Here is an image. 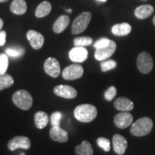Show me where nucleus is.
<instances>
[{
    "label": "nucleus",
    "instance_id": "1",
    "mask_svg": "<svg viewBox=\"0 0 155 155\" xmlns=\"http://www.w3.org/2000/svg\"><path fill=\"white\" fill-rule=\"evenodd\" d=\"M98 111L91 104H81L74 109V116L79 121L88 123L96 118Z\"/></svg>",
    "mask_w": 155,
    "mask_h": 155
},
{
    "label": "nucleus",
    "instance_id": "2",
    "mask_svg": "<svg viewBox=\"0 0 155 155\" xmlns=\"http://www.w3.org/2000/svg\"><path fill=\"white\" fill-rule=\"evenodd\" d=\"M152 128V120L149 117H142L134 122L130 129V132L135 137H144L151 132Z\"/></svg>",
    "mask_w": 155,
    "mask_h": 155
},
{
    "label": "nucleus",
    "instance_id": "3",
    "mask_svg": "<svg viewBox=\"0 0 155 155\" xmlns=\"http://www.w3.org/2000/svg\"><path fill=\"white\" fill-rule=\"evenodd\" d=\"M12 101L18 108L24 111H28L32 107L33 98L27 91L19 90L13 94Z\"/></svg>",
    "mask_w": 155,
    "mask_h": 155
},
{
    "label": "nucleus",
    "instance_id": "4",
    "mask_svg": "<svg viewBox=\"0 0 155 155\" xmlns=\"http://www.w3.org/2000/svg\"><path fill=\"white\" fill-rule=\"evenodd\" d=\"M91 13L89 12H84L79 15L73 22L72 27H71L72 33L78 35L84 32L91 22Z\"/></svg>",
    "mask_w": 155,
    "mask_h": 155
},
{
    "label": "nucleus",
    "instance_id": "5",
    "mask_svg": "<svg viewBox=\"0 0 155 155\" xmlns=\"http://www.w3.org/2000/svg\"><path fill=\"white\" fill-rule=\"evenodd\" d=\"M137 68L143 74L150 73L153 68V60L152 56L147 52H142L139 54L137 61Z\"/></svg>",
    "mask_w": 155,
    "mask_h": 155
},
{
    "label": "nucleus",
    "instance_id": "6",
    "mask_svg": "<svg viewBox=\"0 0 155 155\" xmlns=\"http://www.w3.org/2000/svg\"><path fill=\"white\" fill-rule=\"evenodd\" d=\"M83 68L78 64H73L65 68L62 72L64 79L68 81H73L81 78L83 75Z\"/></svg>",
    "mask_w": 155,
    "mask_h": 155
},
{
    "label": "nucleus",
    "instance_id": "7",
    "mask_svg": "<svg viewBox=\"0 0 155 155\" xmlns=\"http://www.w3.org/2000/svg\"><path fill=\"white\" fill-rule=\"evenodd\" d=\"M31 142L30 139L24 136H17L11 140H9L7 144L8 149L10 151H15L17 149L29 150L30 148Z\"/></svg>",
    "mask_w": 155,
    "mask_h": 155
},
{
    "label": "nucleus",
    "instance_id": "8",
    "mask_svg": "<svg viewBox=\"0 0 155 155\" xmlns=\"http://www.w3.org/2000/svg\"><path fill=\"white\" fill-rule=\"evenodd\" d=\"M116 49V43L113 40H111L110 44L105 48L96 49L94 53V57L97 61H103L111 57L115 53Z\"/></svg>",
    "mask_w": 155,
    "mask_h": 155
},
{
    "label": "nucleus",
    "instance_id": "9",
    "mask_svg": "<svg viewBox=\"0 0 155 155\" xmlns=\"http://www.w3.org/2000/svg\"><path fill=\"white\" fill-rule=\"evenodd\" d=\"M133 116L129 111H122L114 116V121L116 127L119 129H126L132 124Z\"/></svg>",
    "mask_w": 155,
    "mask_h": 155
},
{
    "label": "nucleus",
    "instance_id": "10",
    "mask_svg": "<svg viewBox=\"0 0 155 155\" xmlns=\"http://www.w3.org/2000/svg\"><path fill=\"white\" fill-rule=\"evenodd\" d=\"M44 70L50 76L58 78L61 73V65L57 59L54 58H48L45 62Z\"/></svg>",
    "mask_w": 155,
    "mask_h": 155
},
{
    "label": "nucleus",
    "instance_id": "11",
    "mask_svg": "<svg viewBox=\"0 0 155 155\" xmlns=\"http://www.w3.org/2000/svg\"><path fill=\"white\" fill-rule=\"evenodd\" d=\"M54 94L61 98L73 99L77 96V91L72 86L67 85H59L54 88Z\"/></svg>",
    "mask_w": 155,
    "mask_h": 155
},
{
    "label": "nucleus",
    "instance_id": "12",
    "mask_svg": "<svg viewBox=\"0 0 155 155\" xmlns=\"http://www.w3.org/2000/svg\"><path fill=\"white\" fill-rule=\"evenodd\" d=\"M27 38L30 45L35 50H40L44 45L45 38L43 35L35 30H29L27 33Z\"/></svg>",
    "mask_w": 155,
    "mask_h": 155
},
{
    "label": "nucleus",
    "instance_id": "13",
    "mask_svg": "<svg viewBox=\"0 0 155 155\" xmlns=\"http://www.w3.org/2000/svg\"><path fill=\"white\" fill-rule=\"evenodd\" d=\"M88 50L84 47H75L69 52V58L75 63H83L88 58Z\"/></svg>",
    "mask_w": 155,
    "mask_h": 155
},
{
    "label": "nucleus",
    "instance_id": "14",
    "mask_svg": "<svg viewBox=\"0 0 155 155\" xmlns=\"http://www.w3.org/2000/svg\"><path fill=\"white\" fill-rule=\"evenodd\" d=\"M113 147L114 150L116 154L123 155L126 152L128 147V143L123 136L120 134H115L113 137Z\"/></svg>",
    "mask_w": 155,
    "mask_h": 155
},
{
    "label": "nucleus",
    "instance_id": "15",
    "mask_svg": "<svg viewBox=\"0 0 155 155\" xmlns=\"http://www.w3.org/2000/svg\"><path fill=\"white\" fill-rule=\"evenodd\" d=\"M50 137L53 141L60 143L66 142L68 140V132L60 127H53L50 131Z\"/></svg>",
    "mask_w": 155,
    "mask_h": 155
},
{
    "label": "nucleus",
    "instance_id": "16",
    "mask_svg": "<svg viewBox=\"0 0 155 155\" xmlns=\"http://www.w3.org/2000/svg\"><path fill=\"white\" fill-rule=\"evenodd\" d=\"M114 105L118 111H129L134 108L133 102L126 97H119L116 98Z\"/></svg>",
    "mask_w": 155,
    "mask_h": 155
},
{
    "label": "nucleus",
    "instance_id": "17",
    "mask_svg": "<svg viewBox=\"0 0 155 155\" xmlns=\"http://www.w3.org/2000/svg\"><path fill=\"white\" fill-rule=\"evenodd\" d=\"M154 10L153 6L150 5H141L135 9L134 15L138 19H144L151 16L154 12Z\"/></svg>",
    "mask_w": 155,
    "mask_h": 155
},
{
    "label": "nucleus",
    "instance_id": "18",
    "mask_svg": "<svg viewBox=\"0 0 155 155\" xmlns=\"http://www.w3.org/2000/svg\"><path fill=\"white\" fill-rule=\"evenodd\" d=\"M111 32L114 35L126 36L131 32V26L127 22L116 24L112 27Z\"/></svg>",
    "mask_w": 155,
    "mask_h": 155
},
{
    "label": "nucleus",
    "instance_id": "19",
    "mask_svg": "<svg viewBox=\"0 0 155 155\" xmlns=\"http://www.w3.org/2000/svg\"><path fill=\"white\" fill-rule=\"evenodd\" d=\"M70 23V18L67 15H62L58 17L53 25V31L55 33L59 34L63 32Z\"/></svg>",
    "mask_w": 155,
    "mask_h": 155
},
{
    "label": "nucleus",
    "instance_id": "20",
    "mask_svg": "<svg viewBox=\"0 0 155 155\" xmlns=\"http://www.w3.org/2000/svg\"><path fill=\"white\" fill-rule=\"evenodd\" d=\"M10 9L17 15H24L28 9V6L25 0H14L10 5Z\"/></svg>",
    "mask_w": 155,
    "mask_h": 155
},
{
    "label": "nucleus",
    "instance_id": "21",
    "mask_svg": "<svg viewBox=\"0 0 155 155\" xmlns=\"http://www.w3.org/2000/svg\"><path fill=\"white\" fill-rule=\"evenodd\" d=\"M35 124L38 129H42L48 125L49 122V116L45 112L38 111L35 114Z\"/></svg>",
    "mask_w": 155,
    "mask_h": 155
},
{
    "label": "nucleus",
    "instance_id": "22",
    "mask_svg": "<svg viewBox=\"0 0 155 155\" xmlns=\"http://www.w3.org/2000/svg\"><path fill=\"white\" fill-rule=\"evenodd\" d=\"M77 155H93L94 150L91 144L88 141L83 140L81 144L78 145L75 149Z\"/></svg>",
    "mask_w": 155,
    "mask_h": 155
},
{
    "label": "nucleus",
    "instance_id": "23",
    "mask_svg": "<svg viewBox=\"0 0 155 155\" xmlns=\"http://www.w3.org/2000/svg\"><path fill=\"white\" fill-rule=\"evenodd\" d=\"M52 9V6L49 2L45 1L40 3L38 6L35 10V16L38 18L46 17L50 13Z\"/></svg>",
    "mask_w": 155,
    "mask_h": 155
},
{
    "label": "nucleus",
    "instance_id": "24",
    "mask_svg": "<svg viewBox=\"0 0 155 155\" xmlns=\"http://www.w3.org/2000/svg\"><path fill=\"white\" fill-rule=\"evenodd\" d=\"M13 83H14V79L10 75L5 73L0 75V91L11 87Z\"/></svg>",
    "mask_w": 155,
    "mask_h": 155
},
{
    "label": "nucleus",
    "instance_id": "25",
    "mask_svg": "<svg viewBox=\"0 0 155 155\" xmlns=\"http://www.w3.org/2000/svg\"><path fill=\"white\" fill-rule=\"evenodd\" d=\"M93 43V39L90 37H78L74 39L73 44L75 47H85Z\"/></svg>",
    "mask_w": 155,
    "mask_h": 155
},
{
    "label": "nucleus",
    "instance_id": "26",
    "mask_svg": "<svg viewBox=\"0 0 155 155\" xmlns=\"http://www.w3.org/2000/svg\"><path fill=\"white\" fill-rule=\"evenodd\" d=\"M9 65V59L7 55L0 53V75H4L7 71Z\"/></svg>",
    "mask_w": 155,
    "mask_h": 155
},
{
    "label": "nucleus",
    "instance_id": "27",
    "mask_svg": "<svg viewBox=\"0 0 155 155\" xmlns=\"http://www.w3.org/2000/svg\"><path fill=\"white\" fill-rule=\"evenodd\" d=\"M5 53L7 55L12 58H18L25 53V50L22 48H7L5 50Z\"/></svg>",
    "mask_w": 155,
    "mask_h": 155
},
{
    "label": "nucleus",
    "instance_id": "28",
    "mask_svg": "<svg viewBox=\"0 0 155 155\" xmlns=\"http://www.w3.org/2000/svg\"><path fill=\"white\" fill-rule=\"evenodd\" d=\"M117 66V63L113 60H108V61H103L101 63V68L103 72L111 71L115 68Z\"/></svg>",
    "mask_w": 155,
    "mask_h": 155
},
{
    "label": "nucleus",
    "instance_id": "29",
    "mask_svg": "<svg viewBox=\"0 0 155 155\" xmlns=\"http://www.w3.org/2000/svg\"><path fill=\"white\" fill-rule=\"evenodd\" d=\"M98 147L103 149L106 152H108L111 150V142L108 139L104 137H98L96 140Z\"/></svg>",
    "mask_w": 155,
    "mask_h": 155
},
{
    "label": "nucleus",
    "instance_id": "30",
    "mask_svg": "<svg viewBox=\"0 0 155 155\" xmlns=\"http://www.w3.org/2000/svg\"><path fill=\"white\" fill-rule=\"evenodd\" d=\"M117 94V90H116V87L110 86L107 90L106 91L105 94H104V98L106 101H111L115 98Z\"/></svg>",
    "mask_w": 155,
    "mask_h": 155
},
{
    "label": "nucleus",
    "instance_id": "31",
    "mask_svg": "<svg viewBox=\"0 0 155 155\" xmlns=\"http://www.w3.org/2000/svg\"><path fill=\"white\" fill-rule=\"evenodd\" d=\"M62 117V114L61 112L56 111L52 114L50 116V124L53 127H59L60 124H61V119Z\"/></svg>",
    "mask_w": 155,
    "mask_h": 155
},
{
    "label": "nucleus",
    "instance_id": "32",
    "mask_svg": "<svg viewBox=\"0 0 155 155\" xmlns=\"http://www.w3.org/2000/svg\"><path fill=\"white\" fill-rule=\"evenodd\" d=\"M110 42H111V40L106 38H101L98 40H97V41L94 44V47L96 48V49L105 48L110 44Z\"/></svg>",
    "mask_w": 155,
    "mask_h": 155
},
{
    "label": "nucleus",
    "instance_id": "33",
    "mask_svg": "<svg viewBox=\"0 0 155 155\" xmlns=\"http://www.w3.org/2000/svg\"><path fill=\"white\" fill-rule=\"evenodd\" d=\"M6 36H7V33H6L5 31L0 32V46H3L5 44Z\"/></svg>",
    "mask_w": 155,
    "mask_h": 155
},
{
    "label": "nucleus",
    "instance_id": "34",
    "mask_svg": "<svg viewBox=\"0 0 155 155\" xmlns=\"http://www.w3.org/2000/svg\"><path fill=\"white\" fill-rule=\"evenodd\" d=\"M3 25H4L3 20H2V19H0V30H1L2 28Z\"/></svg>",
    "mask_w": 155,
    "mask_h": 155
},
{
    "label": "nucleus",
    "instance_id": "35",
    "mask_svg": "<svg viewBox=\"0 0 155 155\" xmlns=\"http://www.w3.org/2000/svg\"><path fill=\"white\" fill-rule=\"evenodd\" d=\"M8 0H0V2H7Z\"/></svg>",
    "mask_w": 155,
    "mask_h": 155
},
{
    "label": "nucleus",
    "instance_id": "36",
    "mask_svg": "<svg viewBox=\"0 0 155 155\" xmlns=\"http://www.w3.org/2000/svg\"><path fill=\"white\" fill-rule=\"evenodd\" d=\"M153 23H154V26H155V15H154V18H153Z\"/></svg>",
    "mask_w": 155,
    "mask_h": 155
},
{
    "label": "nucleus",
    "instance_id": "37",
    "mask_svg": "<svg viewBox=\"0 0 155 155\" xmlns=\"http://www.w3.org/2000/svg\"><path fill=\"white\" fill-rule=\"evenodd\" d=\"M98 1H100V2H106V0H98Z\"/></svg>",
    "mask_w": 155,
    "mask_h": 155
},
{
    "label": "nucleus",
    "instance_id": "38",
    "mask_svg": "<svg viewBox=\"0 0 155 155\" xmlns=\"http://www.w3.org/2000/svg\"><path fill=\"white\" fill-rule=\"evenodd\" d=\"M21 155H25V154H23V153H22V154H21Z\"/></svg>",
    "mask_w": 155,
    "mask_h": 155
}]
</instances>
